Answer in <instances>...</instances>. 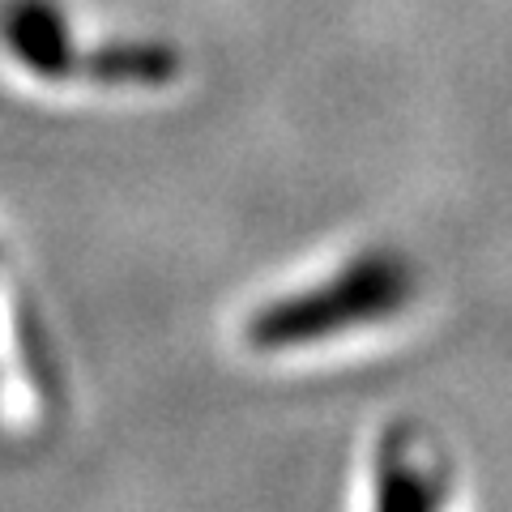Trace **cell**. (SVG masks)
<instances>
[{
  "instance_id": "obj_4",
  "label": "cell",
  "mask_w": 512,
  "mask_h": 512,
  "mask_svg": "<svg viewBox=\"0 0 512 512\" xmlns=\"http://www.w3.org/2000/svg\"><path fill=\"white\" fill-rule=\"evenodd\" d=\"M82 73L107 86H167L175 77V52L163 43H107L82 56Z\"/></svg>"
},
{
  "instance_id": "obj_2",
  "label": "cell",
  "mask_w": 512,
  "mask_h": 512,
  "mask_svg": "<svg viewBox=\"0 0 512 512\" xmlns=\"http://www.w3.org/2000/svg\"><path fill=\"white\" fill-rule=\"evenodd\" d=\"M453 461L419 423H397L372 457V512H448Z\"/></svg>"
},
{
  "instance_id": "obj_3",
  "label": "cell",
  "mask_w": 512,
  "mask_h": 512,
  "mask_svg": "<svg viewBox=\"0 0 512 512\" xmlns=\"http://www.w3.org/2000/svg\"><path fill=\"white\" fill-rule=\"evenodd\" d=\"M0 47L30 77L64 82L82 73L73 26L56 0H0Z\"/></svg>"
},
{
  "instance_id": "obj_1",
  "label": "cell",
  "mask_w": 512,
  "mask_h": 512,
  "mask_svg": "<svg viewBox=\"0 0 512 512\" xmlns=\"http://www.w3.org/2000/svg\"><path fill=\"white\" fill-rule=\"evenodd\" d=\"M419 295V269L397 248H363L329 278L261 303L248 316V346L265 355L325 346L329 338L389 325Z\"/></svg>"
}]
</instances>
